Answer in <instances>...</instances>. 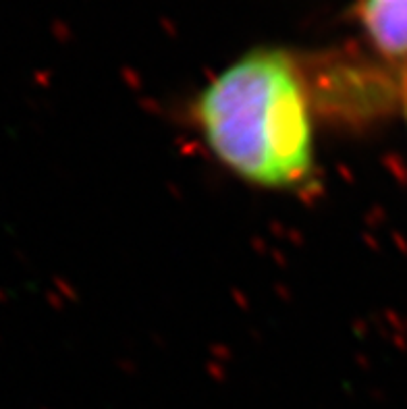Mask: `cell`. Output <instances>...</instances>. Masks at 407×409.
Here are the masks:
<instances>
[{"mask_svg":"<svg viewBox=\"0 0 407 409\" xmlns=\"http://www.w3.org/2000/svg\"><path fill=\"white\" fill-rule=\"evenodd\" d=\"M195 121L212 154L253 185L291 189L312 175L310 85L287 50L258 48L229 64L199 94Z\"/></svg>","mask_w":407,"mask_h":409,"instance_id":"obj_1","label":"cell"},{"mask_svg":"<svg viewBox=\"0 0 407 409\" xmlns=\"http://www.w3.org/2000/svg\"><path fill=\"white\" fill-rule=\"evenodd\" d=\"M360 21L382 58L407 62V0H360Z\"/></svg>","mask_w":407,"mask_h":409,"instance_id":"obj_2","label":"cell"},{"mask_svg":"<svg viewBox=\"0 0 407 409\" xmlns=\"http://www.w3.org/2000/svg\"><path fill=\"white\" fill-rule=\"evenodd\" d=\"M397 96H399V102L403 106V112H405V121H407V62L399 64V73H397Z\"/></svg>","mask_w":407,"mask_h":409,"instance_id":"obj_3","label":"cell"}]
</instances>
